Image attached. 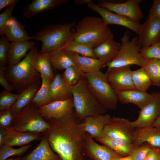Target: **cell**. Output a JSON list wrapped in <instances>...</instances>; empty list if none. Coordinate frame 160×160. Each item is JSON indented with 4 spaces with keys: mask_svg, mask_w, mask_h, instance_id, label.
Masks as SVG:
<instances>
[{
    "mask_svg": "<svg viewBox=\"0 0 160 160\" xmlns=\"http://www.w3.org/2000/svg\"><path fill=\"white\" fill-rule=\"evenodd\" d=\"M74 112L58 119H47L50 128L42 133L60 160H85L83 146L85 132Z\"/></svg>",
    "mask_w": 160,
    "mask_h": 160,
    "instance_id": "1",
    "label": "cell"
},
{
    "mask_svg": "<svg viewBox=\"0 0 160 160\" xmlns=\"http://www.w3.org/2000/svg\"><path fill=\"white\" fill-rule=\"evenodd\" d=\"M38 53V49L34 47L22 60L16 64L8 65L7 68L5 77L19 93L41 78V74L34 66Z\"/></svg>",
    "mask_w": 160,
    "mask_h": 160,
    "instance_id": "2",
    "label": "cell"
},
{
    "mask_svg": "<svg viewBox=\"0 0 160 160\" xmlns=\"http://www.w3.org/2000/svg\"><path fill=\"white\" fill-rule=\"evenodd\" d=\"M73 41L88 45L93 48L105 41L113 34L101 18L87 16L76 25Z\"/></svg>",
    "mask_w": 160,
    "mask_h": 160,
    "instance_id": "3",
    "label": "cell"
},
{
    "mask_svg": "<svg viewBox=\"0 0 160 160\" xmlns=\"http://www.w3.org/2000/svg\"><path fill=\"white\" fill-rule=\"evenodd\" d=\"M75 22L50 24L46 25L34 36L36 41L41 42L40 53L51 52L62 49L69 41L73 40L72 28Z\"/></svg>",
    "mask_w": 160,
    "mask_h": 160,
    "instance_id": "4",
    "label": "cell"
},
{
    "mask_svg": "<svg viewBox=\"0 0 160 160\" xmlns=\"http://www.w3.org/2000/svg\"><path fill=\"white\" fill-rule=\"evenodd\" d=\"M71 90L74 112L77 119L83 120L88 117L106 113L107 109L90 91L83 76L77 84L71 87Z\"/></svg>",
    "mask_w": 160,
    "mask_h": 160,
    "instance_id": "5",
    "label": "cell"
},
{
    "mask_svg": "<svg viewBox=\"0 0 160 160\" xmlns=\"http://www.w3.org/2000/svg\"><path fill=\"white\" fill-rule=\"evenodd\" d=\"M87 86L89 90L106 109H116L118 101L116 92L108 81L105 74L100 70L83 73Z\"/></svg>",
    "mask_w": 160,
    "mask_h": 160,
    "instance_id": "6",
    "label": "cell"
},
{
    "mask_svg": "<svg viewBox=\"0 0 160 160\" xmlns=\"http://www.w3.org/2000/svg\"><path fill=\"white\" fill-rule=\"evenodd\" d=\"M121 46L116 57L104 67L108 69L135 65L143 67L147 61L141 56L140 51L142 47L138 41L137 36L130 39L128 31H126L121 39Z\"/></svg>",
    "mask_w": 160,
    "mask_h": 160,
    "instance_id": "7",
    "label": "cell"
},
{
    "mask_svg": "<svg viewBox=\"0 0 160 160\" xmlns=\"http://www.w3.org/2000/svg\"><path fill=\"white\" fill-rule=\"evenodd\" d=\"M10 128L22 132L42 133L50 128V125L31 102L14 117Z\"/></svg>",
    "mask_w": 160,
    "mask_h": 160,
    "instance_id": "8",
    "label": "cell"
},
{
    "mask_svg": "<svg viewBox=\"0 0 160 160\" xmlns=\"http://www.w3.org/2000/svg\"><path fill=\"white\" fill-rule=\"evenodd\" d=\"M142 0H128L123 2L107 1H98L97 5L111 11L125 16L133 21L140 23L144 15L140 6Z\"/></svg>",
    "mask_w": 160,
    "mask_h": 160,
    "instance_id": "9",
    "label": "cell"
},
{
    "mask_svg": "<svg viewBox=\"0 0 160 160\" xmlns=\"http://www.w3.org/2000/svg\"><path fill=\"white\" fill-rule=\"evenodd\" d=\"M128 119L111 117L104 128L103 137L123 140L132 143L133 132L135 129Z\"/></svg>",
    "mask_w": 160,
    "mask_h": 160,
    "instance_id": "10",
    "label": "cell"
},
{
    "mask_svg": "<svg viewBox=\"0 0 160 160\" xmlns=\"http://www.w3.org/2000/svg\"><path fill=\"white\" fill-rule=\"evenodd\" d=\"M91 10L98 13L107 25L115 24L122 26L138 34L141 24L125 16L117 14L98 6L93 2L87 5Z\"/></svg>",
    "mask_w": 160,
    "mask_h": 160,
    "instance_id": "11",
    "label": "cell"
},
{
    "mask_svg": "<svg viewBox=\"0 0 160 160\" xmlns=\"http://www.w3.org/2000/svg\"><path fill=\"white\" fill-rule=\"evenodd\" d=\"M152 99L140 109L137 118L131 121L135 129L151 126L160 115V92H153Z\"/></svg>",
    "mask_w": 160,
    "mask_h": 160,
    "instance_id": "12",
    "label": "cell"
},
{
    "mask_svg": "<svg viewBox=\"0 0 160 160\" xmlns=\"http://www.w3.org/2000/svg\"><path fill=\"white\" fill-rule=\"evenodd\" d=\"M132 71L130 66L107 69L105 74L116 92L135 89L132 80Z\"/></svg>",
    "mask_w": 160,
    "mask_h": 160,
    "instance_id": "13",
    "label": "cell"
},
{
    "mask_svg": "<svg viewBox=\"0 0 160 160\" xmlns=\"http://www.w3.org/2000/svg\"><path fill=\"white\" fill-rule=\"evenodd\" d=\"M85 156L93 160H114L120 156L107 146L96 142L86 133L83 146Z\"/></svg>",
    "mask_w": 160,
    "mask_h": 160,
    "instance_id": "14",
    "label": "cell"
},
{
    "mask_svg": "<svg viewBox=\"0 0 160 160\" xmlns=\"http://www.w3.org/2000/svg\"><path fill=\"white\" fill-rule=\"evenodd\" d=\"M138 41L142 47H149L160 41V19L148 17L141 24L138 34Z\"/></svg>",
    "mask_w": 160,
    "mask_h": 160,
    "instance_id": "15",
    "label": "cell"
},
{
    "mask_svg": "<svg viewBox=\"0 0 160 160\" xmlns=\"http://www.w3.org/2000/svg\"><path fill=\"white\" fill-rule=\"evenodd\" d=\"M72 97L69 99L52 101L39 108L41 116L47 119H61L73 113Z\"/></svg>",
    "mask_w": 160,
    "mask_h": 160,
    "instance_id": "16",
    "label": "cell"
},
{
    "mask_svg": "<svg viewBox=\"0 0 160 160\" xmlns=\"http://www.w3.org/2000/svg\"><path fill=\"white\" fill-rule=\"evenodd\" d=\"M145 143L153 147L160 148V127L150 126L135 129L133 145L138 146Z\"/></svg>",
    "mask_w": 160,
    "mask_h": 160,
    "instance_id": "17",
    "label": "cell"
},
{
    "mask_svg": "<svg viewBox=\"0 0 160 160\" xmlns=\"http://www.w3.org/2000/svg\"><path fill=\"white\" fill-rule=\"evenodd\" d=\"M111 118L108 114L86 117L82 123L85 132L95 139L102 137L105 127Z\"/></svg>",
    "mask_w": 160,
    "mask_h": 160,
    "instance_id": "18",
    "label": "cell"
},
{
    "mask_svg": "<svg viewBox=\"0 0 160 160\" xmlns=\"http://www.w3.org/2000/svg\"><path fill=\"white\" fill-rule=\"evenodd\" d=\"M121 46V43L114 40L113 34L104 42L94 48L93 50L97 58L105 65L116 57Z\"/></svg>",
    "mask_w": 160,
    "mask_h": 160,
    "instance_id": "19",
    "label": "cell"
},
{
    "mask_svg": "<svg viewBox=\"0 0 160 160\" xmlns=\"http://www.w3.org/2000/svg\"><path fill=\"white\" fill-rule=\"evenodd\" d=\"M118 101L123 104L129 103L136 105L140 109L148 104L153 97V93L149 94L135 89L116 92Z\"/></svg>",
    "mask_w": 160,
    "mask_h": 160,
    "instance_id": "20",
    "label": "cell"
},
{
    "mask_svg": "<svg viewBox=\"0 0 160 160\" xmlns=\"http://www.w3.org/2000/svg\"><path fill=\"white\" fill-rule=\"evenodd\" d=\"M41 135L39 133L20 132L10 128L4 140L3 145L22 147L33 141L41 140Z\"/></svg>",
    "mask_w": 160,
    "mask_h": 160,
    "instance_id": "21",
    "label": "cell"
},
{
    "mask_svg": "<svg viewBox=\"0 0 160 160\" xmlns=\"http://www.w3.org/2000/svg\"><path fill=\"white\" fill-rule=\"evenodd\" d=\"M68 0H33L24 7L23 14L30 18L41 13L61 6Z\"/></svg>",
    "mask_w": 160,
    "mask_h": 160,
    "instance_id": "22",
    "label": "cell"
},
{
    "mask_svg": "<svg viewBox=\"0 0 160 160\" xmlns=\"http://www.w3.org/2000/svg\"><path fill=\"white\" fill-rule=\"evenodd\" d=\"M20 158L21 160H60L59 156L51 149L47 138L44 136L32 151Z\"/></svg>",
    "mask_w": 160,
    "mask_h": 160,
    "instance_id": "23",
    "label": "cell"
},
{
    "mask_svg": "<svg viewBox=\"0 0 160 160\" xmlns=\"http://www.w3.org/2000/svg\"><path fill=\"white\" fill-rule=\"evenodd\" d=\"M25 27L13 16L6 24L4 35L11 42L28 41L34 39V36L28 35Z\"/></svg>",
    "mask_w": 160,
    "mask_h": 160,
    "instance_id": "24",
    "label": "cell"
},
{
    "mask_svg": "<svg viewBox=\"0 0 160 160\" xmlns=\"http://www.w3.org/2000/svg\"><path fill=\"white\" fill-rule=\"evenodd\" d=\"M38 80L19 94L16 101L10 108L14 117L23 108L31 102L41 87Z\"/></svg>",
    "mask_w": 160,
    "mask_h": 160,
    "instance_id": "25",
    "label": "cell"
},
{
    "mask_svg": "<svg viewBox=\"0 0 160 160\" xmlns=\"http://www.w3.org/2000/svg\"><path fill=\"white\" fill-rule=\"evenodd\" d=\"M33 41H22L11 42L8 58V65L16 64L27 55L28 51L34 47Z\"/></svg>",
    "mask_w": 160,
    "mask_h": 160,
    "instance_id": "26",
    "label": "cell"
},
{
    "mask_svg": "<svg viewBox=\"0 0 160 160\" xmlns=\"http://www.w3.org/2000/svg\"><path fill=\"white\" fill-rule=\"evenodd\" d=\"M71 52L76 66L83 73L95 72L104 67V64L98 59L83 56L77 53Z\"/></svg>",
    "mask_w": 160,
    "mask_h": 160,
    "instance_id": "27",
    "label": "cell"
},
{
    "mask_svg": "<svg viewBox=\"0 0 160 160\" xmlns=\"http://www.w3.org/2000/svg\"><path fill=\"white\" fill-rule=\"evenodd\" d=\"M71 87L65 83L61 74H57L51 84L52 101L65 100L72 97Z\"/></svg>",
    "mask_w": 160,
    "mask_h": 160,
    "instance_id": "28",
    "label": "cell"
},
{
    "mask_svg": "<svg viewBox=\"0 0 160 160\" xmlns=\"http://www.w3.org/2000/svg\"><path fill=\"white\" fill-rule=\"evenodd\" d=\"M50 61L52 67L58 70L65 69L76 66L71 52L63 49L49 53Z\"/></svg>",
    "mask_w": 160,
    "mask_h": 160,
    "instance_id": "29",
    "label": "cell"
},
{
    "mask_svg": "<svg viewBox=\"0 0 160 160\" xmlns=\"http://www.w3.org/2000/svg\"><path fill=\"white\" fill-rule=\"evenodd\" d=\"M102 145L109 148L119 155H129L135 146L127 141L119 139H112L102 137L95 139Z\"/></svg>",
    "mask_w": 160,
    "mask_h": 160,
    "instance_id": "30",
    "label": "cell"
},
{
    "mask_svg": "<svg viewBox=\"0 0 160 160\" xmlns=\"http://www.w3.org/2000/svg\"><path fill=\"white\" fill-rule=\"evenodd\" d=\"M41 87L31 101L38 108L52 102L51 86L52 80L42 76H41Z\"/></svg>",
    "mask_w": 160,
    "mask_h": 160,
    "instance_id": "31",
    "label": "cell"
},
{
    "mask_svg": "<svg viewBox=\"0 0 160 160\" xmlns=\"http://www.w3.org/2000/svg\"><path fill=\"white\" fill-rule=\"evenodd\" d=\"M34 66L41 74L53 80L54 76L48 53L38 52L35 58Z\"/></svg>",
    "mask_w": 160,
    "mask_h": 160,
    "instance_id": "32",
    "label": "cell"
},
{
    "mask_svg": "<svg viewBox=\"0 0 160 160\" xmlns=\"http://www.w3.org/2000/svg\"><path fill=\"white\" fill-rule=\"evenodd\" d=\"M132 78L135 89L146 92L152 85L150 79L143 67L132 71Z\"/></svg>",
    "mask_w": 160,
    "mask_h": 160,
    "instance_id": "33",
    "label": "cell"
},
{
    "mask_svg": "<svg viewBox=\"0 0 160 160\" xmlns=\"http://www.w3.org/2000/svg\"><path fill=\"white\" fill-rule=\"evenodd\" d=\"M143 67L150 79L151 85L160 87V59L148 60Z\"/></svg>",
    "mask_w": 160,
    "mask_h": 160,
    "instance_id": "34",
    "label": "cell"
},
{
    "mask_svg": "<svg viewBox=\"0 0 160 160\" xmlns=\"http://www.w3.org/2000/svg\"><path fill=\"white\" fill-rule=\"evenodd\" d=\"M62 49L71 52L76 53L81 55L97 58L93 48L85 44L79 43L73 40L67 43Z\"/></svg>",
    "mask_w": 160,
    "mask_h": 160,
    "instance_id": "35",
    "label": "cell"
},
{
    "mask_svg": "<svg viewBox=\"0 0 160 160\" xmlns=\"http://www.w3.org/2000/svg\"><path fill=\"white\" fill-rule=\"evenodd\" d=\"M83 73L76 66H72L65 69L61 75L65 83L72 87L78 83Z\"/></svg>",
    "mask_w": 160,
    "mask_h": 160,
    "instance_id": "36",
    "label": "cell"
},
{
    "mask_svg": "<svg viewBox=\"0 0 160 160\" xmlns=\"http://www.w3.org/2000/svg\"><path fill=\"white\" fill-rule=\"evenodd\" d=\"M32 146L29 144L18 148H15L12 146L3 145L0 147V160H6L12 156H16L19 157L21 156Z\"/></svg>",
    "mask_w": 160,
    "mask_h": 160,
    "instance_id": "37",
    "label": "cell"
},
{
    "mask_svg": "<svg viewBox=\"0 0 160 160\" xmlns=\"http://www.w3.org/2000/svg\"><path fill=\"white\" fill-rule=\"evenodd\" d=\"M19 94H14L4 90L0 94V110L10 109L17 100Z\"/></svg>",
    "mask_w": 160,
    "mask_h": 160,
    "instance_id": "38",
    "label": "cell"
},
{
    "mask_svg": "<svg viewBox=\"0 0 160 160\" xmlns=\"http://www.w3.org/2000/svg\"><path fill=\"white\" fill-rule=\"evenodd\" d=\"M140 53L143 58L146 60L160 59V41L149 47H142Z\"/></svg>",
    "mask_w": 160,
    "mask_h": 160,
    "instance_id": "39",
    "label": "cell"
},
{
    "mask_svg": "<svg viewBox=\"0 0 160 160\" xmlns=\"http://www.w3.org/2000/svg\"><path fill=\"white\" fill-rule=\"evenodd\" d=\"M142 144L135 146L131 151L129 155L132 158L133 160H144L153 147L148 143Z\"/></svg>",
    "mask_w": 160,
    "mask_h": 160,
    "instance_id": "40",
    "label": "cell"
},
{
    "mask_svg": "<svg viewBox=\"0 0 160 160\" xmlns=\"http://www.w3.org/2000/svg\"><path fill=\"white\" fill-rule=\"evenodd\" d=\"M5 36L0 39V65L5 66L8 63V55L10 44Z\"/></svg>",
    "mask_w": 160,
    "mask_h": 160,
    "instance_id": "41",
    "label": "cell"
},
{
    "mask_svg": "<svg viewBox=\"0 0 160 160\" xmlns=\"http://www.w3.org/2000/svg\"><path fill=\"white\" fill-rule=\"evenodd\" d=\"M16 4L7 8L0 15V35L4 36L6 27V24L13 16L12 12Z\"/></svg>",
    "mask_w": 160,
    "mask_h": 160,
    "instance_id": "42",
    "label": "cell"
},
{
    "mask_svg": "<svg viewBox=\"0 0 160 160\" xmlns=\"http://www.w3.org/2000/svg\"><path fill=\"white\" fill-rule=\"evenodd\" d=\"M14 117L10 108L0 111V127L10 128Z\"/></svg>",
    "mask_w": 160,
    "mask_h": 160,
    "instance_id": "43",
    "label": "cell"
},
{
    "mask_svg": "<svg viewBox=\"0 0 160 160\" xmlns=\"http://www.w3.org/2000/svg\"><path fill=\"white\" fill-rule=\"evenodd\" d=\"M7 69L5 66L0 65V84L4 88V90L10 92L14 89L13 86L7 80L5 73Z\"/></svg>",
    "mask_w": 160,
    "mask_h": 160,
    "instance_id": "44",
    "label": "cell"
},
{
    "mask_svg": "<svg viewBox=\"0 0 160 160\" xmlns=\"http://www.w3.org/2000/svg\"><path fill=\"white\" fill-rule=\"evenodd\" d=\"M148 17L160 19V0L153 1L149 11Z\"/></svg>",
    "mask_w": 160,
    "mask_h": 160,
    "instance_id": "45",
    "label": "cell"
},
{
    "mask_svg": "<svg viewBox=\"0 0 160 160\" xmlns=\"http://www.w3.org/2000/svg\"><path fill=\"white\" fill-rule=\"evenodd\" d=\"M144 160H160V148L152 147Z\"/></svg>",
    "mask_w": 160,
    "mask_h": 160,
    "instance_id": "46",
    "label": "cell"
},
{
    "mask_svg": "<svg viewBox=\"0 0 160 160\" xmlns=\"http://www.w3.org/2000/svg\"><path fill=\"white\" fill-rule=\"evenodd\" d=\"M20 0H0V10L5 7L16 4Z\"/></svg>",
    "mask_w": 160,
    "mask_h": 160,
    "instance_id": "47",
    "label": "cell"
},
{
    "mask_svg": "<svg viewBox=\"0 0 160 160\" xmlns=\"http://www.w3.org/2000/svg\"><path fill=\"white\" fill-rule=\"evenodd\" d=\"M9 129L0 127V146L3 145L4 140L7 135Z\"/></svg>",
    "mask_w": 160,
    "mask_h": 160,
    "instance_id": "48",
    "label": "cell"
},
{
    "mask_svg": "<svg viewBox=\"0 0 160 160\" xmlns=\"http://www.w3.org/2000/svg\"><path fill=\"white\" fill-rule=\"evenodd\" d=\"M93 2L92 0H75L74 1V4L77 5H82L87 4Z\"/></svg>",
    "mask_w": 160,
    "mask_h": 160,
    "instance_id": "49",
    "label": "cell"
},
{
    "mask_svg": "<svg viewBox=\"0 0 160 160\" xmlns=\"http://www.w3.org/2000/svg\"><path fill=\"white\" fill-rule=\"evenodd\" d=\"M114 160H133V159L131 156L129 155L124 157L119 156Z\"/></svg>",
    "mask_w": 160,
    "mask_h": 160,
    "instance_id": "50",
    "label": "cell"
},
{
    "mask_svg": "<svg viewBox=\"0 0 160 160\" xmlns=\"http://www.w3.org/2000/svg\"><path fill=\"white\" fill-rule=\"evenodd\" d=\"M152 127H160V115L152 125Z\"/></svg>",
    "mask_w": 160,
    "mask_h": 160,
    "instance_id": "51",
    "label": "cell"
},
{
    "mask_svg": "<svg viewBox=\"0 0 160 160\" xmlns=\"http://www.w3.org/2000/svg\"><path fill=\"white\" fill-rule=\"evenodd\" d=\"M6 160H21L20 157H16L15 158H8Z\"/></svg>",
    "mask_w": 160,
    "mask_h": 160,
    "instance_id": "52",
    "label": "cell"
}]
</instances>
